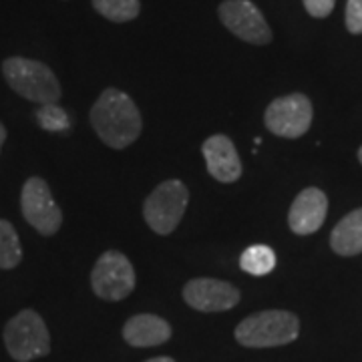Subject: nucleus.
<instances>
[{
    "label": "nucleus",
    "instance_id": "f257e3e1",
    "mask_svg": "<svg viewBox=\"0 0 362 362\" xmlns=\"http://www.w3.org/2000/svg\"><path fill=\"white\" fill-rule=\"evenodd\" d=\"M90 123L99 139L113 149L129 147L141 133V115L137 105L119 89H105L101 93L90 109Z\"/></svg>",
    "mask_w": 362,
    "mask_h": 362
},
{
    "label": "nucleus",
    "instance_id": "f03ea898",
    "mask_svg": "<svg viewBox=\"0 0 362 362\" xmlns=\"http://www.w3.org/2000/svg\"><path fill=\"white\" fill-rule=\"evenodd\" d=\"M300 334L296 314L286 310H264L238 324L235 340L247 349H272L294 342Z\"/></svg>",
    "mask_w": 362,
    "mask_h": 362
},
{
    "label": "nucleus",
    "instance_id": "7ed1b4c3",
    "mask_svg": "<svg viewBox=\"0 0 362 362\" xmlns=\"http://www.w3.org/2000/svg\"><path fill=\"white\" fill-rule=\"evenodd\" d=\"M11 89L39 105H54L61 99V85L49 66L25 57H11L2 63Z\"/></svg>",
    "mask_w": 362,
    "mask_h": 362
},
{
    "label": "nucleus",
    "instance_id": "20e7f679",
    "mask_svg": "<svg viewBox=\"0 0 362 362\" xmlns=\"http://www.w3.org/2000/svg\"><path fill=\"white\" fill-rule=\"evenodd\" d=\"M4 344L16 362H30L51 352V334L35 310L18 312L4 328Z\"/></svg>",
    "mask_w": 362,
    "mask_h": 362
},
{
    "label": "nucleus",
    "instance_id": "39448f33",
    "mask_svg": "<svg viewBox=\"0 0 362 362\" xmlns=\"http://www.w3.org/2000/svg\"><path fill=\"white\" fill-rule=\"evenodd\" d=\"M187 202H189V192L180 180L163 181L145 202L143 207L145 221L153 232L168 235L180 226Z\"/></svg>",
    "mask_w": 362,
    "mask_h": 362
},
{
    "label": "nucleus",
    "instance_id": "423d86ee",
    "mask_svg": "<svg viewBox=\"0 0 362 362\" xmlns=\"http://www.w3.org/2000/svg\"><path fill=\"white\" fill-rule=\"evenodd\" d=\"M90 286L95 294L109 302L127 298L135 288V270L121 252H105L90 272Z\"/></svg>",
    "mask_w": 362,
    "mask_h": 362
},
{
    "label": "nucleus",
    "instance_id": "0eeeda50",
    "mask_svg": "<svg viewBox=\"0 0 362 362\" xmlns=\"http://www.w3.org/2000/svg\"><path fill=\"white\" fill-rule=\"evenodd\" d=\"M266 127L286 139L302 137L312 125V103L310 99L302 93L286 95L276 101H272L266 109Z\"/></svg>",
    "mask_w": 362,
    "mask_h": 362
},
{
    "label": "nucleus",
    "instance_id": "6e6552de",
    "mask_svg": "<svg viewBox=\"0 0 362 362\" xmlns=\"http://www.w3.org/2000/svg\"><path fill=\"white\" fill-rule=\"evenodd\" d=\"M21 207L25 220L42 235H54L61 230L63 214L52 199L49 183L40 177H30L21 194Z\"/></svg>",
    "mask_w": 362,
    "mask_h": 362
},
{
    "label": "nucleus",
    "instance_id": "1a4fd4ad",
    "mask_svg": "<svg viewBox=\"0 0 362 362\" xmlns=\"http://www.w3.org/2000/svg\"><path fill=\"white\" fill-rule=\"evenodd\" d=\"M220 18L238 39L252 45H268L272 30L264 14L250 0H226L220 4Z\"/></svg>",
    "mask_w": 362,
    "mask_h": 362
},
{
    "label": "nucleus",
    "instance_id": "9d476101",
    "mask_svg": "<svg viewBox=\"0 0 362 362\" xmlns=\"http://www.w3.org/2000/svg\"><path fill=\"white\" fill-rule=\"evenodd\" d=\"M183 300L199 312H223L240 302V292L223 280L195 278L183 288Z\"/></svg>",
    "mask_w": 362,
    "mask_h": 362
},
{
    "label": "nucleus",
    "instance_id": "9b49d317",
    "mask_svg": "<svg viewBox=\"0 0 362 362\" xmlns=\"http://www.w3.org/2000/svg\"><path fill=\"white\" fill-rule=\"evenodd\" d=\"M328 214V199L318 187H306L300 192L288 214L290 230L298 235H308L322 228Z\"/></svg>",
    "mask_w": 362,
    "mask_h": 362
},
{
    "label": "nucleus",
    "instance_id": "f8f14e48",
    "mask_svg": "<svg viewBox=\"0 0 362 362\" xmlns=\"http://www.w3.org/2000/svg\"><path fill=\"white\" fill-rule=\"evenodd\" d=\"M204 157H206L207 171L214 180L221 183H232L240 180L242 175V161L238 157V151L233 147L230 137L226 135H211L204 147Z\"/></svg>",
    "mask_w": 362,
    "mask_h": 362
},
{
    "label": "nucleus",
    "instance_id": "ddd939ff",
    "mask_svg": "<svg viewBox=\"0 0 362 362\" xmlns=\"http://www.w3.org/2000/svg\"><path fill=\"white\" fill-rule=\"evenodd\" d=\"M123 338L137 349L159 346L171 338V326L168 320L153 314H137L123 326Z\"/></svg>",
    "mask_w": 362,
    "mask_h": 362
},
{
    "label": "nucleus",
    "instance_id": "4468645a",
    "mask_svg": "<svg viewBox=\"0 0 362 362\" xmlns=\"http://www.w3.org/2000/svg\"><path fill=\"white\" fill-rule=\"evenodd\" d=\"M330 246L338 256H356L362 252V207L338 221L330 235Z\"/></svg>",
    "mask_w": 362,
    "mask_h": 362
},
{
    "label": "nucleus",
    "instance_id": "2eb2a0df",
    "mask_svg": "<svg viewBox=\"0 0 362 362\" xmlns=\"http://www.w3.org/2000/svg\"><path fill=\"white\" fill-rule=\"evenodd\" d=\"M23 259L18 233L11 221L0 220V270H13Z\"/></svg>",
    "mask_w": 362,
    "mask_h": 362
},
{
    "label": "nucleus",
    "instance_id": "dca6fc26",
    "mask_svg": "<svg viewBox=\"0 0 362 362\" xmlns=\"http://www.w3.org/2000/svg\"><path fill=\"white\" fill-rule=\"evenodd\" d=\"M240 266H242V270L252 276H266L276 266V254L268 246H252L242 254Z\"/></svg>",
    "mask_w": 362,
    "mask_h": 362
},
{
    "label": "nucleus",
    "instance_id": "f3484780",
    "mask_svg": "<svg viewBox=\"0 0 362 362\" xmlns=\"http://www.w3.org/2000/svg\"><path fill=\"white\" fill-rule=\"evenodd\" d=\"M93 6L113 23H127L139 14V0H93Z\"/></svg>",
    "mask_w": 362,
    "mask_h": 362
},
{
    "label": "nucleus",
    "instance_id": "a211bd4d",
    "mask_svg": "<svg viewBox=\"0 0 362 362\" xmlns=\"http://www.w3.org/2000/svg\"><path fill=\"white\" fill-rule=\"evenodd\" d=\"M40 125L47 131H61L69 127V117L63 109L54 105H40V111L37 113Z\"/></svg>",
    "mask_w": 362,
    "mask_h": 362
},
{
    "label": "nucleus",
    "instance_id": "6ab92c4d",
    "mask_svg": "<svg viewBox=\"0 0 362 362\" xmlns=\"http://www.w3.org/2000/svg\"><path fill=\"white\" fill-rule=\"evenodd\" d=\"M346 28L352 35H362V0L346 2Z\"/></svg>",
    "mask_w": 362,
    "mask_h": 362
},
{
    "label": "nucleus",
    "instance_id": "aec40b11",
    "mask_svg": "<svg viewBox=\"0 0 362 362\" xmlns=\"http://www.w3.org/2000/svg\"><path fill=\"white\" fill-rule=\"evenodd\" d=\"M334 2L337 0H304V6H306L308 14H312L314 18H324V16H328V14L332 13Z\"/></svg>",
    "mask_w": 362,
    "mask_h": 362
},
{
    "label": "nucleus",
    "instance_id": "412c9836",
    "mask_svg": "<svg viewBox=\"0 0 362 362\" xmlns=\"http://www.w3.org/2000/svg\"><path fill=\"white\" fill-rule=\"evenodd\" d=\"M6 141V129H4V125L0 123V151H2V145Z\"/></svg>",
    "mask_w": 362,
    "mask_h": 362
},
{
    "label": "nucleus",
    "instance_id": "4be33fe9",
    "mask_svg": "<svg viewBox=\"0 0 362 362\" xmlns=\"http://www.w3.org/2000/svg\"><path fill=\"white\" fill-rule=\"evenodd\" d=\"M147 362H175L173 358H169V356H157V358H151V361Z\"/></svg>",
    "mask_w": 362,
    "mask_h": 362
},
{
    "label": "nucleus",
    "instance_id": "5701e85b",
    "mask_svg": "<svg viewBox=\"0 0 362 362\" xmlns=\"http://www.w3.org/2000/svg\"><path fill=\"white\" fill-rule=\"evenodd\" d=\"M358 159H361V163H362V147L358 149Z\"/></svg>",
    "mask_w": 362,
    "mask_h": 362
}]
</instances>
